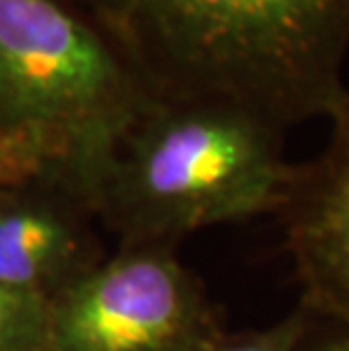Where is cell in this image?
I'll list each match as a JSON object with an SVG mask.
<instances>
[{
    "label": "cell",
    "mask_w": 349,
    "mask_h": 351,
    "mask_svg": "<svg viewBox=\"0 0 349 351\" xmlns=\"http://www.w3.org/2000/svg\"><path fill=\"white\" fill-rule=\"evenodd\" d=\"M84 206L0 197V288L50 300L102 261Z\"/></svg>",
    "instance_id": "obj_7"
},
{
    "label": "cell",
    "mask_w": 349,
    "mask_h": 351,
    "mask_svg": "<svg viewBox=\"0 0 349 351\" xmlns=\"http://www.w3.org/2000/svg\"><path fill=\"white\" fill-rule=\"evenodd\" d=\"M313 313L297 304L284 319L265 328L252 331H227L222 328L197 351H304Z\"/></svg>",
    "instance_id": "obj_8"
},
{
    "label": "cell",
    "mask_w": 349,
    "mask_h": 351,
    "mask_svg": "<svg viewBox=\"0 0 349 351\" xmlns=\"http://www.w3.org/2000/svg\"><path fill=\"white\" fill-rule=\"evenodd\" d=\"M48 302L0 288V351H46Z\"/></svg>",
    "instance_id": "obj_9"
},
{
    "label": "cell",
    "mask_w": 349,
    "mask_h": 351,
    "mask_svg": "<svg viewBox=\"0 0 349 351\" xmlns=\"http://www.w3.org/2000/svg\"><path fill=\"white\" fill-rule=\"evenodd\" d=\"M150 100L62 0H0V118H48L121 138Z\"/></svg>",
    "instance_id": "obj_3"
},
{
    "label": "cell",
    "mask_w": 349,
    "mask_h": 351,
    "mask_svg": "<svg viewBox=\"0 0 349 351\" xmlns=\"http://www.w3.org/2000/svg\"><path fill=\"white\" fill-rule=\"evenodd\" d=\"M326 118L329 141L315 159L297 163L277 218L302 288L300 304L349 322V86Z\"/></svg>",
    "instance_id": "obj_5"
},
{
    "label": "cell",
    "mask_w": 349,
    "mask_h": 351,
    "mask_svg": "<svg viewBox=\"0 0 349 351\" xmlns=\"http://www.w3.org/2000/svg\"><path fill=\"white\" fill-rule=\"evenodd\" d=\"M116 138L48 118H0V197L62 199L98 215Z\"/></svg>",
    "instance_id": "obj_6"
},
{
    "label": "cell",
    "mask_w": 349,
    "mask_h": 351,
    "mask_svg": "<svg viewBox=\"0 0 349 351\" xmlns=\"http://www.w3.org/2000/svg\"><path fill=\"white\" fill-rule=\"evenodd\" d=\"M150 98L232 100L284 130L347 88L349 0H62Z\"/></svg>",
    "instance_id": "obj_1"
},
{
    "label": "cell",
    "mask_w": 349,
    "mask_h": 351,
    "mask_svg": "<svg viewBox=\"0 0 349 351\" xmlns=\"http://www.w3.org/2000/svg\"><path fill=\"white\" fill-rule=\"evenodd\" d=\"M284 134L232 100L150 98L118 138L98 215L121 247L175 250L200 229L277 215L297 168Z\"/></svg>",
    "instance_id": "obj_2"
},
{
    "label": "cell",
    "mask_w": 349,
    "mask_h": 351,
    "mask_svg": "<svg viewBox=\"0 0 349 351\" xmlns=\"http://www.w3.org/2000/svg\"><path fill=\"white\" fill-rule=\"evenodd\" d=\"M304 351H349V322L313 313Z\"/></svg>",
    "instance_id": "obj_10"
},
{
    "label": "cell",
    "mask_w": 349,
    "mask_h": 351,
    "mask_svg": "<svg viewBox=\"0 0 349 351\" xmlns=\"http://www.w3.org/2000/svg\"><path fill=\"white\" fill-rule=\"evenodd\" d=\"M222 328L175 247L132 245L50 300L46 351H197Z\"/></svg>",
    "instance_id": "obj_4"
}]
</instances>
